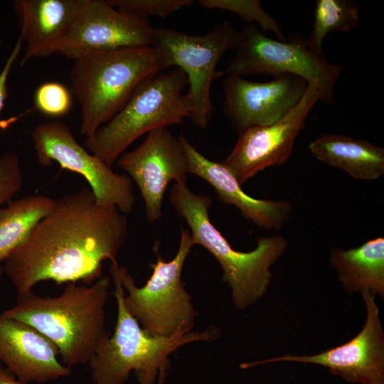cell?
Here are the masks:
<instances>
[{"instance_id":"obj_19","label":"cell","mask_w":384,"mask_h":384,"mask_svg":"<svg viewBox=\"0 0 384 384\" xmlns=\"http://www.w3.org/2000/svg\"><path fill=\"white\" fill-rule=\"evenodd\" d=\"M318 160L342 169L356 179L372 181L384 174V149L344 134H321L309 144Z\"/></svg>"},{"instance_id":"obj_11","label":"cell","mask_w":384,"mask_h":384,"mask_svg":"<svg viewBox=\"0 0 384 384\" xmlns=\"http://www.w3.org/2000/svg\"><path fill=\"white\" fill-rule=\"evenodd\" d=\"M366 318L361 330L344 343L313 355L287 353L250 363L240 368L280 362L309 363L326 368L351 383L384 384V331L375 295L361 293Z\"/></svg>"},{"instance_id":"obj_12","label":"cell","mask_w":384,"mask_h":384,"mask_svg":"<svg viewBox=\"0 0 384 384\" xmlns=\"http://www.w3.org/2000/svg\"><path fill=\"white\" fill-rule=\"evenodd\" d=\"M319 102H322V95L317 82L309 83L299 102L279 120L239 134L233 150L222 162L240 185L260 171L287 161L308 114Z\"/></svg>"},{"instance_id":"obj_1","label":"cell","mask_w":384,"mask_h":384,"mask_svg":"<svg viewBox=\"0 0 384 384\" xmlns=\"http://www.w3.org/2000/svg\"><path fill=\"white\" fill-rule=\"evenodd\" d=\"M128 234L124 214L97 201L88 187L55 199L50 210L4 262L18 294L41 282L92 284L103 262H117Z\"/></svg>"},{"instance_id":"obj_26","label":"cell","mask_w":384,"mask_h":384,"mask_svg":"<svg viewBox=\"0 0 384 384\" xmlns=\"http://www.w3.org/2000/svg\"><path fill=\"white\" fill-rule=\"evenodd\" d=\"M23 184V174L18 156L6 151L0 156V208L12 200Z\"/></svg>"},{"instance_id":"obj_17","label":"cell","mask_w":384,"mask_h":384,"mask_svg":"<svg viewBox=\"0 0 384 384\" xmlns=\"http://www.w3.org/2000/svg\"><path fill=\"white\" fill-rule=\"evenodd\" d=\"M178 137L186 153L188 174L211 185L223 203L234 206L245 218L261 228L278 230L290 219L292 206L289 201L262 200L248 196L223 162L208 159L184 136Z\"/></svg>"},{"instance_id":"obj_22","label":"cell","mask_w":384,"mask_h":384,"mask_svg":"<svg viewBox=\"0 0 384 384\" xmlns=\"http://www.w3.org/2000/svg\"><path fill=\"white\" fill-rule=\"evenodd\" d=\"M359 16V9L352 1L317 0L313 29L306 38L309 46L324 55L322 45L326 35L331 32H349L357 26Z\"/></svg>"},{"instance_id":"obj_3","label":"cell","mask_w":384,"mask_h":384,"mask_svg":"<svg viewBox=\"0 0 384 384\" xmlns=\"http://www.w3.org/2000/svg\"><path fill=\"white\" fill-rule=\"evenodd\" d=\"M169 199L176 213L188 224L194 245L203 247L219 263L234 306L244 311L260 300L272 279V265L287 250L286 238L279 235L260 237L252 250H236L210 221V197L194 193L186 182H176Z\"/></svg>"},{"instance_id":"obj_29","label":"cell","mask_w":384,"mask_h":384,"mask_svg":"<svg viewBox=\"0 0 384 384\" xmlns=\"http://www.w3.org/2000/svg\"><path fill=\"white\" fill-rule=\"evenodd\" d=\"M2 274H3V270H2V267H0V281H1V279Z\"/></svg>"},{"instance_id":"obj_25","label":"cell","mask_w":384,"mask_h":384,"mask_svg":"<svg viewBox=\"0 0 384 384\" xmlns=\"http://www.w3.org/2000/svg\"><path fill=\"white\" fill-rule=\"evenodd\" d=\"M119 11L148 18H165L178 10L191 6V0H107Z\"/></svg>"},{"instance_id":"obj_13","label":"cell","mask_w":384,"mask_h":384,"mask_svg":"<svg viewBox=\"0 0 384 384\" xmlns=\"http://www.w3.org/2000/svg\"><path fill=\"white\" fill-rule=\"evenodd\" d=\"M149 18L128 14L106 0H85L57 54L68 59L100 51L152 46Z\"/></svg>"},{"instance_id":"obj_15","label":"cell","mask_w":384,"mask_h":384,"mask_svg":"<svg viewBox=\"0 0 384 384\" xmlns=\"http://www.w3.org/2000/svg\"><path fill=\"white\" fill-rule=\"evenodd\" d=\"M308 84L289 74L267 82L227 75L223 81L224 114L238 135L252 127L272 124L296 106Z\"/></svg>"},{"instance_id":"obj_4","label":"cell","mask_w":384,"mask_h":384,"mask_svg":"<svg viewBox=\"0 0 384 384\" xmlns=\"http://www.w3.org/2000/svg\"><path fill=\"white\" fill-rule=\"evenodd\" d=\"M118 262L111 263L117 308L114 332H108L88 365L92 384H124L132 372L138 384H164L171 362L169 356L183 345L212 341L220 334L215 326L174 337L154 336L145 331L125 307V290L118 274Z\"/></svg>"},{"instance_id":"obj_9","label":"cell","mask_w":384,"mask_h":384,"mask_svg":"<svg viewBox=\"0 0 384 384\" xmlns=\"http://www.w3.org/2000/svg\"><path fill=\"white\" fill-rule=\"evenodd\" d=\"M240 33L235 55L226 69L228 75H297L308 83L316 82L322 102H333L334 90L343 65L328 63L324 55L311 49L306 38L301 36L272 39L251 23L245 25Z\"/></svg>"},{"instance_id":"obj_8","label":"cell","mask_w":384,"mask_h":384,"mask_svg":"<svg viewBox=\"0 0 384 384\" xmlns=\"http://www.w3.org/2000/svg\"><path fill=\"white\" fill-rule=\"evenodd\" d=\"M240 36V31L228 21L200 36L165 28L154 30L152 46L161 54L164 70L178 68L187 77L190 118L201 129H206L212 119L214 108L210 87L218 63L225 52L237 48Z\"/></svg>"},{"instance_id":"obj_21","label":"cell","mask_w":384,"mask_h":384,"mask_svg":"<svg viewBox=\"0 0 384 384\" xmlns=\"http://www.w3.org/2000/svg\"><path fill=\"white\" fill-rule=\"evenodd\" d=\"M54 202L45 195H32L11 200L0 208V263L25 241Z\"/></svg>"},{"instance_id":"obj_10","label":"cell","mask_w":384,"mask_h":384,"mask_svg":"<svg viewBox=\"0 0 384 384\" xmlns=\"http://www.w3.org/2000/svg\"><path fill=\"white\" fill-rule=\"evenodd\" d=\"M31 137L40 164L48 166L56 162L61 168L83 176L98 203L124 215L133 210L136 198L130 177L115 173L88 151L78 143L66 124L58 121L39 124Z\"/></svg>"},{"instance_id":"obj_14","label":"cell","mask_w":384,"mask_h":384,"mask_svg":"<svg viewBox=\"0 0 384 384\" xmlns=\"http://www.w3.org/2000/svg\"><path fill=\"white\" fill-rule=\"evenodd\" d=\"M117 161L137 184L151 223L162 217L163 198L169 183L186 182L189 174L183 147L167 127L148 133L141 145L122 154Z\"/></svg>"},{"instance_id":"obj_28","label":"cell","mask_w":384,"mask_h":384,"mask_svg":"<svg viewBox=\"0 0 384 384\" xmlns=\"http://www.w3.org/2000/svg\"><path fill=\"white\" fill-rule=\"evenodd\" d=\"M0 384H28L18 380L15 375L0 363Z\"/></svg>"},{"instance_id":"obj_2","label":"cell","mask_w":384,"mask_h":384,"mask_svg":"<svg viewBox=\"0 0 384 384\" xmlns=\"http://www.w3.org/2000/svg\"><path fill=\"white\" fill-rule=\"evenodd\" d=\"M110 279L92 284L67 283L57 297H41L33 291L18 294L16 303L3 314L33 326L50 340L62 363L69 367L88 364L109 332L105 330V307Z\"/></svg>"},{"instance_id":"obj_7","label":"cell","mask_w":384,"mask_h":384,"mask_svg":"<svg viewBox=\"0 0 384 384\" xmlns=\"http://www.w3.org/2000/svg\"><path fill=\"white\" fill-rule=\"evenodd\" d=\"M193 245L189 230L182 228L177 252L166 261L160 255L159 242H156L153 247L156 260L150 265L152 273L141 287L136 285L124 267H118L121 284L127 292L124 296L125 307L151 336L169 338L192 331L196 311L181 274Z\"/></svg>"},{"instance_id":"obj_5","label":"cell","mask_w":384,"mask_h":384,"mask_svg":"<svg viewBox=\"0 0 384 384\" xmlns=\"http://www.w3.org/2000/svg\"><path fill=\"white\" fill-rule=\"evenodd\" d=\"M73 62L70 92L80 108L85 138L110 121L144 80L164 70L154 46L94 52Z\"/></svg>"},{"instance_id":"obj_24","label":"cell","mask_w":384,"mask_h":384,"mask_svg":"<svg viewBox=\"0 0 384 384\" xmlns=\"http://www.w3.org/2000/svg\"><path fill=\"white\" fill-rule=\"evenodd\" d=\"M34 102L36 109L42 114L58 117L70 112L72 107V94L60 82H47L37 88Z\"/></svg>"},{"instance_id":"obj_23","label":"cell","mask_w":384,"mask_h":384,"mask_svg":"<svg viewBox=\"0 0 384 384\" xmlns=\"http://www.w3.org/2000/svg\"><path fill=\"white\" fill-rule=\"evenodd\" d=\"M199 5L207 9H218L235 14L248 23H257L262 31H270L280 41L286 39L276 20L262 6L259 0H198Z\"/></svg>"},{"instance_id":"obj_6","label":"cell","mask_w":384,"mask_h":384,"mask_svg":"<svg viewBox=\"0 0 384 384\" xmlns=\"http://www.w3.org/2000/svg\"><path fill=\"white\" fill-rule=\"evenodd\" d=\"M186 86L187 77L178 68L149 76L110 121L85 138V147L112 166L143 134L191 117Z\"/></svg>"},{"instance_id":"obj_20","label":"cell","mask_w":384,"mask_h":384,"mask_svg":"<svg viewBox=\"0 0 384 384\" xmlns=\"http://www.w3.org/2000/svg\"><path fill=\"white\" fill-rule=\"evenodd\" d=\"M329 262L348 293L366 292L384 298L383 238L369 240L348 250L333 248Z\"/></svg>"},{"instance_id":"obj_16","label":"cell","mask_w":384,"mask_h":384,"mask_svg":"<svg viewBox=\"0 0 384 384\" xmlns=\"http://www.w3.org/2000/svg\"><path fill=\"white\" fill-rule=\"evenodd\" d=\"M55 345L33 326L0 314V363L23 383H44L66 377Z\"/></svg>"},{"instance_id":"obj_27","label":"cell","mask_w":384,"mask_h":384,"mask_svg":"<svg viewBox=\"0 0 384 384\" xmlns=\"http://www.w3.org/2000/svg\"><path fill=\"white\" fill-rule=\"evenodd\" d=\"M22 45V41L18 38L0 72V113L4 107L6 100L9 95L7 85L9 76L13 65L21 50Z\"/></svg>"},{"instance_id":"obj_18","label":"cell","mask_w":384,"mask_h":384,"mask_svg":"<svg viewBox=\"0 0 384 384\" xmlns=\"http://www.w3.org/2000/svg\"><path fill=\"white\" fill-rule=\"evenodd\" d=\"M85 0H16L13 9L26 42L21 65L57 54Z\"/></svg>"}]
</instances>
